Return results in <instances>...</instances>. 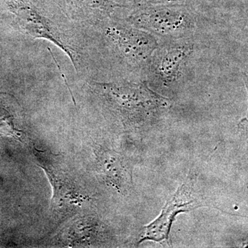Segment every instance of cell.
I'll use <instances>...</instances> for the list:
<instances>
[{
  "label": "cell",
  "mask_w": 248,
  "mask_h": 248,
  "mask_svg": "<svg viewBox=\"0 0 248 248\" xmlns=\"http://www.w3.org/2000/svg\"><path fill=\"white\" fill-rule=\"evenodd\" d=\"M107 36L121 56L135 66L149 62L159 46L154 35L130 24L111 26Z\"/></svg>",
  "instance_id": "4"
},
{
  "label": "cell",
  "mask_w": 248,
  "mask_h": 248,
  "mask_svg": "<svg viewBox=\"0 0 248 248\" xmlns=\"http://www.w3.org/2000/svg\"><path fill=\"white\" fill-rule=\"evenodd\" d=\"M193 48L186 42H170L157 47L150 60L152 75L164 84L181 79Z\"/></svg>",
  "instance_id": "5"
},
{
  "label": "cell",
  "mask_w": 248,
  "mask_h": 248,
  "mask_svg": "<svg viewBox=\"0 0 248 248\" xmlns=\"http://www.w3.org/2000/svg\"><path fill=\"white\" fill-rule=\"evenodd\" d=\"M98 169L108 184L125 193L133 185L131 169L124 156L108 149L97 152Z\"/></svg>",
  "instance_id": "8"
},
{
  "label": "cell",
  "mask_w": 248,
  "mask_h": 248,
  "mask_svg": "<svg viewBox=\"0 0 248 248\" xmlns=\"http://www.w3.org/2000/svg\"><path fill=\"white\" fill-rule=\"evenodd\" d=\"M201 206L200 201L193 190L187 185H182L165 205L161 215L146 227L143 240H151L162 243L169 239L171 225L178 213L188 212Z\"/></svg>",
  "instance_id": "6"
},
{
  "label": "cell",
  "mask_w": 248,
  "mask_h": 248,
  "mask_svg": "<svg viewBox=\"0 0 248 248\" xmlns=\"http://www.w3.org/2000/svg\"><path fill=\"white\" fill-rule=\"evenodd\" d=\"M94 89L125 124L151 123L170 107V100L150 89L146 82L93 83Z\"/></svg>",
  "instance_id": "1"
},
{
  "label": "cell",
  "mask_w": 248,
  "mask_h": 248,
  "mask_svg": "<svg viewBox=\"0 0 248 248\" xmlns=\"http://www.w3.org/2000/svg\"><path fill=\"white\" fill-rule=\"evenodd\" d=\"M32 153L37 164L46 173L53 186L52 210L63 216L89 200V197L81 191L58 155L40 151L35 147L32 148Z\"/></svg>",
  "instance_id": "3"
},
{
  "label": "cell",
  "mask_w": 248,
  "mask_h": 248,
  "mask_svg": "<svg viewBox=\"0 0 248 248\" xmlns=\"http://www.w3.org/2000/svg\"><path fill=\"white\" fill-rule=\"evenodd\" d=\"M126 4L125 7H133L134 9L150 6H161L187 2L192 0H124Z\"/></svg>",
  "instance_id": "11"
},
{
  "label": "cell",
  "mask_w": 248,
  "mask_h": 248,
  "mask_svg": "<svg viewBox=\"0 0 248 248\" xmlns=\"http://www.w3.org/2000/svg\"><path fill=\"white\" fill-rule=\"evenodd\" d=\"M20 131L15 128L12 116L4 108H0V133L6 136L20 138Z\"/></svg>",
  "instance_id": "10"
},
{
  "label": "cell",
  "mask_w": 248,
  "mask_h": 248,
  "mask_svg": "<svg viewBox=\"0 0 248 248\" xmlns=\"http://www.w3.org/2000/svg\"><path fill=\"white\" fill-rule=\"evenodd\" d=\"M197 19L195 10L187 1L135 9L126 21L152 35L177 39L195 30Z\"/></svg>",
  "instance_id": "2"
},
{
  "label": "cell",
  "mask_w": 248,
  "mask_h": 248,
  "mask_svg": "<svg viewBox=\"0 0 248 248\" xmlns=\"http://www.w3.org/2000/svg\"><path fill=\"white\" fill-rule=\"evenodd\" d=\"M11 11L17 17L19 25L33 38H45L52 41L63 49L73 60L72 50L62 42L61 37L54 30L50 22L43 17L34 6L24 0H11L9 4Z\"/></svg>",
  "instance_id": "7"
},
{
  "label": "cell",
  "mask_w": 248,
  "mask_h": 248,
  "mask_svg": "<svg viewBox=\"0 0 248 248\" xmlns=\"http://www.w3.org/2000/svg\"><path fill=\"white\" fill-rule=\"evenodd\" d=\"M68 6L86 16L110 17L117 8L124 7L112 0H64Z\"/></svg>",
  "instance_id": "9"
}]
</instances>
